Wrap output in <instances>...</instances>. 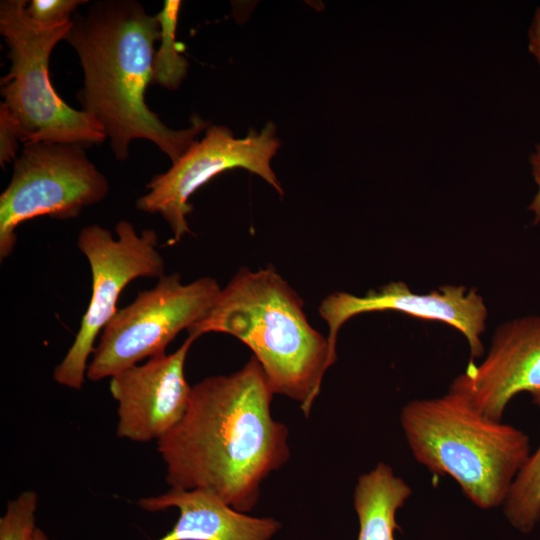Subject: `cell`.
I'll use <instances>...</instances> for the list:
<instances>
[{"instance_id":"obj_1","label":"cell","mask_w":540,"mask_h":540,"mask_svg":"<svg viewBox=\"0 0 540 540\" xmlns=\"http://www.w3.org/2000/svg\"><path fill=\"white\" fill-rule=\"evenodd\" d=\"M273 395L254 356L194 385L185 416L157 441L171 488L207 489L237 511L252 510L262 481L290 456L287 427L271 415Z\"/></svg>"},{"instance_id":"obj_2","label":"cell","mask_w":540,"mask_h":540,"mask_svg":"<svg viewBox=\"0 0 540 540\" xmlns=\"http://www.w3.org/2000/svg\"><path fill=\"white\" fill-rule=\"evenodd\" d=\"M65 40L83 70V88L77 93L81 110L101 126L116 159H127L131 141L146 139L173 164L208 126L194 116L189 128L173 130L147 106L144 95L153 81L160 25L139 2H93L84 15L73 16Z\"/></svg>"},{"instance_id":"obj_3","label":"cell","mask_w":540,"mask_h":540,"mask_svg":"<svg viewBox=\"0 0 540 540\" xmlns=\"http://www.w3.org/2000/svg\"><path fill=\"white\" fill-rule=\"evenodd\" d=\"M295 290L270 265L241 268L221 288L207 316L187 330L239 339L260 363L273 394L300 403L308 416L323 377L336 358L327 337L314 329Z\"/></svg>"},{"instance_id":"obj_4","label":"cell","mask_w":540,"mask_h":540,"mask_svg":"<svg viewBox=\"0 0 540 540\" xmlns=\"http://www.w3.org/2000/svg\"><path fill=\"white\" fill-rule=\"evenodd\" d=\"M400 422L416 461L432 473L450 476L481 509L505 503L531 454L527 434L481 416L449 391L408 402Z\"/></svg>"},{"instance_id":"obj_5","label":"cell","mask_w":540,"mask_h":540,"mask_svg":"<svg viewBox=\"0 0 540 540\" xmlns=\"http://www.w3.org/2000/svg\"><path fill=\"white\" fill-rule=\"evenodd\" d=\"M27 0L0 2V33L9 48L11 66L1 80V102L17 124L20 140L93 145L106 135L83 110L70 107L55 91L49 76L50 55L65 40L70 22L43 28L26 15Z\"/></svg>"},{"instance_id":"obj_6","label":"cell","mask_w":540,"mask_h":540,"mask_svg":"<svg viewBox=\"0 0 540 540\" xmlns=\"http://www.w3.org/2000/svg\"><path fill=\"white\" fill-rule=\"evenodd\" d=\"M221 290L216 279L183 283L180 273L163 275L119 309L101 332L86 376L96 382L133 367L145 358L165 354L182 330L204 319Z\"/></svg>"},{"instance_id":"obj_7","label":"cell","mask_w":540,"mask_h":540,"mask_svg":"<svg viewBox=\"0 0 540 540\" xmlns=\"http://www.w3.org/2000/svg\"><path fill=\"white\" fill-rule=\"evenodd\" d=\"M108 192V180L88 159L83 145L25 144L0 195V260L13 253L15 231L23 222L38 216L63 221L76 218Z\"/></svg>"},{"instance_id":"obj_8","label":"cell","mask_w":540,"mask_h":540,"mask_svg":"<svg viewBox=\"0 0 540 540\" xmlns=\"http://www.w3.org/2000/svg\"><path fill=\"white\" fill-rule=\"evenodd\" d=\"M115 232L117 239L109 229L92 224L83 227L77 238L90 266L92 294L72 345L53 371L54 381L71 389L82 388L95 340L119 310L117 302L124 288L137 278L165 275L155 230L138 234L132 223L121 220Z\"/></svg>"},{"instance_id":"obj_9","label":"cell","mask_w":540,"mask_h":540,"mask_svg":"<svg viewBox=\"0 0 540 540\" xmlns=\"http://www.w3.org/2000/svg\"><path fill=\"white\" fill-rule=\"evenodd\" d=\"M279 146L272 123L259 133L251 130L241 139L235 138L224 126L211 125L203 139L195 141L169 170L151 179L147 184L148 193L138 198L136 208L164 218L172 232L167 244L173 246L190 233L186 216L192 211L191 195L222 172L233 168L247 169L283 196L270 165Z\"/></svg>"},{"instance_id":"obj_10","label":"cell","mask_w":540,"mask_h":540,"mask_svg":"<svg viewBox=\"0 0 540 540\" xmlns=\"http://www.w3.org/2000/svg\"><path fill=\"white\" fill-rule=\"evenodd\" d=\"M319 314L328 324L331 354L336 358V340L343 324L356 315L377 311H395L422 320L445 323L466 339L469 362L484 354L482 335L488 310L475 289L463 285H442L428 293H415L402 281H392L362 296L334 292L322 300Z\"/></svg>"},{"instance_id":"obj_11","label":"cell","mask_w":540,"mask_h":540,"mask_svg":"<svg viewBox=\"0 0 540 540\" xmlns=\"http://www.w3.org/2000/svg\"><path fill=\"white\" fill-rule=\"evenodd\" d=\"M540 389V316L509 320L496 329L485 358L469 362L449 387L481 416L501 421L519 393Z\"/></svg>"},{"instance_id":"obj_12","label":"cell","mask_w":540,"mask_h":540,"mask_svg":"<svg viewBox=\"0 0 540 540\" xmlns=\"http://www.w3.org/2000/svg\"><path fill=\"white\" fill-rule=\"evenodd\" d=\"M196 339L188 335L175 352L154 356L111 377L110 393L118 403L119 438L158 441L183 419L192 392L184 365Z\"/></svg>"},{"instance_id":"obj_13","label":"cell","mask_w":540,"mask_h":540,"mask_svg":"<svg viewBox=\"0 0 540 540\" xmlns=\"http://www.w3.org/2000/svg\"><path fill=\"white\" fill-rule=\"evenodd\" d=\"M138 505L148 512L178 509L175 525L157 540H270L280 528L277 520L237 511L207 489L171 488Z\"/></svg>"},{"instance_id":"obj_14","label":"cell","mask_w":540,"mask_h":540,"mask_svg":"<svg viewBox=\"0 0 540 540\" xmlns=\"http://www.w3.org/2000/svg\"><path fill=\"white\" fill-rule=\"evenodd\" d=\"M411 494L410 486L383 462L362 474L354 491L359 519L357 540H395L394 532L400 529L396 512Z\"/></svg>"},{"instance_id":"obj_15","label":"cell","mask_w":540,"mask_h":540,"mask_svg":"<svg viewBox=\"0 0 540 540\" xmlns=\"http://www.w3.org/2000/svg\"><path fill=\"white\" fill-rule=\"evenodd\" d=\"M531 396L540 409V389ZM503 506L509 522L521 532H530L540 520V444L516 476Z\"/></svg>"},{"instance_id":"obj_16","label":"cell","mask_w":540,"mask_h":540,"mask_svg":"<svg viewBox=\"0 0 540 540\" xmlns=\"http://www.w3.org/2000/svg\"><path fill=\"white\" fill-rule=\"evenodd\" d=\"M180 8L181 1L166 0L156 15L161 43L154 55L152 82L169 90H176L180 86L189 65L175 39Z\"/></svg>"},{"instance_id":"obj_17","label":"cell","mask_w":540,"mask_h":540,"mask_svg":"<svg viewBox=\"0 0 540 540\" xmlns=\"http://www.w3.org/2000/svg\"><path fill=\"white\" fill-rule=\"evenodd\" d=\"M38 495L32 490L20 493L7 503L0 518V540H32L36 530Z\"/></svg>"},{"instance_id":"obj_18","label":"cell","mask_w":540,"mask_h":540,"mask_svg":"<svg viewBox=\"0 0 540 540\" xmlns=\"http://www.w3.org/2000/svg\"><path fill=\"white\" fill-rule=\"evenodd\" d=\"M83 0H32L25 12L28 18L43 28H52L71 21V15L82 4Z\"/></svg>"},{"instance_id":"obj_19","label":"cell","mask_w":540,"mask_h":540,"mask_svg":"<svg viewBox=\"0 0 540 540\" xmlns=\"http://www.w3.org/2000/svg\"><path fill=\"white\" fill-rule=\"evenodd\" d=\"M20 132L7 108L0 104V164L4 168L12 159H16Z\"/></svg>"},{"instance_id":"obj_20","label":"cell","mask_w":540,"mask_h":540,"mask_svg":"<svg viewBox=\"0 0 540 540\" xmlns=\"http://www.w3.org/2000/svg\"><path fill=\"white\" fill-rule=\"evenodd\" d=\"M529 162L531 164L532 176L537 185V192L528 206V210L533 214V224L540 223V144L536 145L531 153Z\"/></svg>"},{"instance_id":"obj_21","label":"cell","mask_w":540,"mask_h":540,"mask_svg":"<svg viewBox=\"0 0 540 540\" xmlns=\"http://www.w3.org/2000/svg\"><path fill=\"white\" fill-rule=\"evenodd\" d=\"M528 49L540 66V6L536 9L528 30Z\"/></svg>"},{"instance_id":"obj_22","label":"cell","mask_w":540,"mask_h":540,"mask_svg":"<svg viewBox=\"0 0 540 540\" xmlns=\"http://www.w3.org/2000/svg\"><path fill=\"white\" fill-rule=\"evenodd\" d=\"M32 540H52L40 528H36Z\"/></svg>"}]
</instances>
